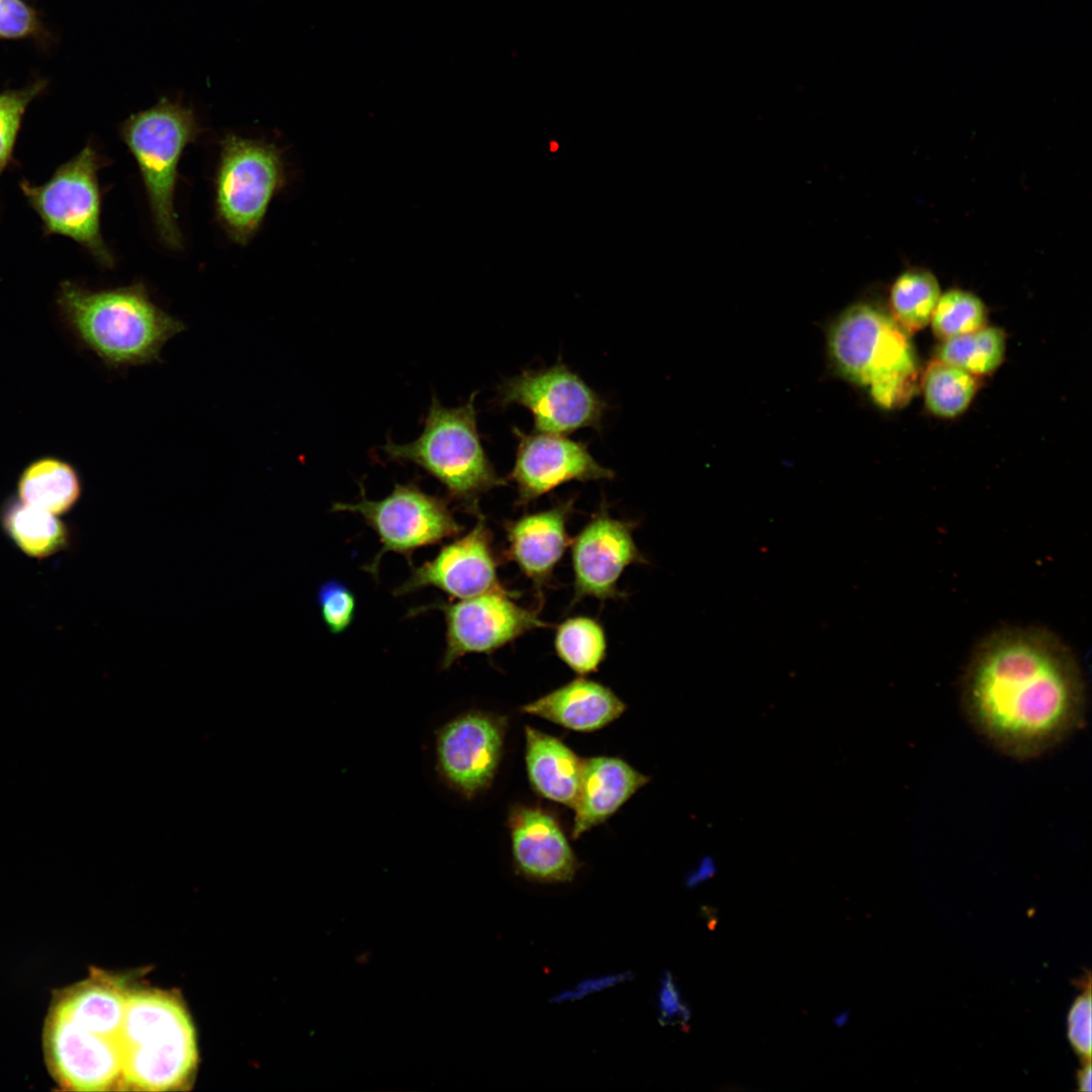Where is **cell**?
<instances>
[{"instance_id":"44dd1931","label":"cell","mask_w":1092,"mask_h":1092,"mask_svg":"<svg viewBox=\"0 0 1092 1092\" xmlns=\"http://www.w3.org/2000/svg\"><path fill=\"white\" fill-rule=\"evenodd\" d=\"M526 765L534 790L546 799L573 808L583 759L556 737L527 726Z\"/></svg>"},{"instance_id":"d590c367","label":"cell","mask_w":1092,"mask_h":1092,"mask_svg":"<svg viewBox=\"0 0 1092 1092\" xmlns=\"http://www.w3.org/2000/svg\"><path fill=\"white\" fill-rule=\"evenodd\" d=\"M1091 1064L1085 1060L1082 1069L1078 1073V1084L1081 1091H1091Z\"/></svg>"},{"instance_id":"8d00e7d4","label":"cell","mask_w":1092,"mask_h":1092,"mask_svg":"<svg viewBox=\"0 0 1092 1092\" xmlns=\"http://www.w3.org/2000/svg\"><path fill=\"white\" fill-rule=\"evenodd\" d=\"M847 1020H848V1012L847 1011L840 1012L833 1018L834 1024L836 1026H838V1027L843 1026L847 1022Z\"/></svg>"},{"instance_id":"9a60e30c","label":"cell","mask_w":1092,"mask_h":1092,"mask_svg":"<svg viewBox=\"0 0 1092 1092\" xmlns=\"http://www.w3.org/2000/svg\"><path fill=\"white\" fill-rule=\"evenodd\" d=\"M475 517L476 523L467 534L445 544L434 558L413 565L410 576L394 589V595L435 587L453 600H462L509 590L497 575L492 533L480 512Z\"/></svg>"},{"instance_id":"d6a6232c","label":"cell","mask_w":1092,"mask_h":1092,"mask_svg":"<svg viewBox=\"0 0 1092 1092\" xmlns=\"http://www.w3.org/2000/svg\"><path fill=\"white\" fill-rule=\"evenodd\" d=\"M1091 993L1090 983L1073 1003L1068 1014V1038L1075 1052L1084 1060L1091 1056Z\"/></svg>"},{"instance_id":"e0dca14e","label":"cell","mask_w":1092,"mask_h":1092,"mask_svg":"<svg viewBox=\"0 0 1092 1092\" xmlns=\"http://www.w3.org/2000/svg\"><path fill=\"white\" fill-rule=\"evenodd\" d=\"M508 825L517 873L539 883L570 882L577 858L557 820L535 807L515 805Z\"/></svg>"},{"instance_id":"4fadbf2b","label":"cell","mask_w":1092,"mask_h":1092,"mask_svg":"<svg viewBox=\"0 0 1092 1092\" xmlns=\"http://www.w3.org/2000/svg\"><path fill=\"white\" fill-rule=\"evenodd\" d=\"M507 722L486 712L458 716L436 732L437 768L466 798L487 789L500 761Z\"/></svg>"},{"instance_id":"8fae6325","label":"cell","mask_w":1092,"mask_h":1092,"mask_svg":"<svg viewBox=\"0 0 1092 1092\" xmlns=\"http://www.w3.org/2000/svg\"><path fill=\"white\" fill-rule=\"evenodd\" d=\"M517 597L510 589L437 603L434 607L443 613L446 625L442 668L467 654H490L532 630L550 626L538 610L516 604Z\"/></svg>"},{"instance_id":"8992f818","label":"cell","mask_w":1092,"mask_h":1092,"mask_svg":"<svg viewBox=\"0 0 1092 1092\" xmlns=\"http://www.w3.org/2000/svg\"><path fill=\"white\" fill-rule=\"evenodd\" d=\"M200 132L194 111L167 97L131 114L120 127L121 139L139 166L156 230L162 242L174 250L182 247L174 209L178 165L186 147Z\"/></svg>"},{"instance_id":"6da1fadb","label":"cell","mask_w":1092,"mask_h":1092,"mask_svg":"<svg viewBox=\"0 0 1092 1092\" xmlns=\"http://www.w3.org/2000/svg\"><path fill=\"white\" fill-rule=\"evenodd\" d=\"M961 704L977 734L998 752L1028 760L1067 740L1086 714V685L1072 649L1039 626L1007 625L972 650Z\"/></svg>"},{"instance_id":"603a6c76","label":"cell","mask_w":1092,"mask_h":1092,"mask_svg":"<svg viewBox=\"0 0 1092 1092\" xmlns=\"http://www.w3.org/2000/svg\"><path fill=\"white\" fill-rule=\"evenodd\" d=\"M0 527L23 554L46 559L71 547V527L56 515L29 506L18 497L0 507Z\"/></svg>"},{"instance_id":"52a82bcc","label":"cell","mask_w":1092,"mask_h":1092,"mask_svg":"<svg viewBox=\"0 0 1092 1092\" xmlns=\"http://www.w3.org/2000/svg\"><path fill=\"white\" fill-rule=\"evenodd\" d=\"M287 181L282 151L274 144L225 135L214 179L216 217L228 236L246 245Z\"/></svg>"},{"instance_id":"7402d4cb","label":"cell","mask_w":1092,"mask_h":1092,"mask_svg":"<svg viewBox=\"0 0 1092 1092\" xmlns=\"http://www.w3.org/2000/svg\"><path fill=\"white\" fill-rule=\"evenodd\" d=\"M127 994L111 979L93 978L64 991L52 1011L91 1032L118 1040Z\"/></svg>"},{"instance_id":"277c9868","label":"cell","mask_w":1092,"mask_h":1092,"mask_svg":"<svg viewBox=\"0 0 1092 1092\" xmlns=\"http://www.w3.org/2000/svg\"><path fill=\"white\" fill-rule=\"evenodd\" d=\"M458 406H444L434 395L421 435L404 444L387 438L380 448L389 461L412 463L437 479L448 497L473 515L480 496L505 485L481 443L475 394Z\"/></svg>"},{"instance_id":"30bf717a","label":"cell","mask_w":1092,"mask_h":1092,"mask_svg":"<svg viewBox=\"0 0 1092 1092\" xmlns=\"http://www.w3.org/2000/svg\"><path fill=\"white\" fill-rule=\"evenodd\" d=\"M494 404L525 406L533 416L534 432L567 435L582 428L602 430L606 400L564 363L524 370L503 380Z\"/></svg>"},{"instance_id":"ffe728a7","label":"cell","mask_w":1092,"mask_h":1092,"mask_svg":"<svg viewBox=\"0 0 1092 1092\" xmlns=\"http://www.w3.org/2000/svg\"><path fill=\"white\" fill-rule=\"evenodd\" d=\"M625 709L611 689L579 677L525 705L522 711L571 730L590 732L619 718Z\"/></svg>"},{"instance_id":"cb8c5ba5","label":"cell","mask_w":1092,"mask_h":1092,"mask_svg":"<svg viewBox=\"0 0 1092 1092\" xmlns=\"http://www.w3.org/2000/svg\"><path fill=\"white\" fill-rule=\"evenodd\" d=\"M18 498L56 516L69 513L80 499L82 482L77 470L55 457L34 460L21 472Z\"/></svg>"},{"instance_id":"e575fe53","label":"cell","mask_w":1092,"mask_h":1092,"mask_svg":"<svg viewBox=\"0 0 1092 1092\" xmlns=\"http://www.w3.org/2000/svg\"><path fill=\"white\" fill-rule=\"evenodd\" d=\"M715 874V864L711 858H705L700 864L699 869L688 880L689 886H696L697 884L710 879Z\"/></svg>"},{"instance_id":"d6986e66","label":"cell","mask_w":1092,"mask_h":1092,"mask_svg":"<svg viewBox=\"0 0 1092 1092\" xmlns=\"http://www.w3.org/2000/svg\"><path fill=\"white\" fill-rule=\"evenodd\" d=\"M649 779L623 759L597 756L583 759L578 795L573 806L572 837L602 824Z\"/></svg>"},{"instance_id":"836d02e7","label":"cell","mask_w":1092,"mask_h":1092,"mask_svg":"<svg viewBox=\"0 0 1092 1092\" xmlns=\"http://www.w3.org/2000/svg\"><path fill=\"white\" fill-rule=\"evenodd\" d=\"M658 1007L663 1024L679 1023L687 1026L691 1013L669 973H665L661 983Z\"/></svg>"},{"instance_id":"f1b7e54d","label":"cell","mask_w":1092,"mask_h":1092,"mask_svg":"<svg viewBox=\"0 0 1092 1092\" xmlns=\"http://www.w3.org/2000/svg\"><path fill=\"white\" fill-rule=\"evenodd\" d=\"M987 309L975 293L951 288L941 292L930 318L936 338L945 341L986 326Z\"/></svg>"},{"instance_id":"ac0fdd59","label":"cell","mask_w":1092,"mask_h":1092,"mask_svg":"<svg viewBox=\"0 0 1092 1092\" xmlns=\"http://www.w3.org/2000/svg\"><path fill=\"white\" fill-rule=\"evenodd\" d=\"M573 504V498L558 502L550 509L525 514L504 524L506 558L517 564L540 598L571 543L567 522Z\"/></svg>"},{"instance_id":"4316f807","label":"cell","mask_w":1092,"mask_h":1092,"mask_svg":"<svg viewBox=\"0 0 1092 1092\" xmlns=\"http://www.w3.org/2000/svg\"><path fill=\"white\" fill-rule=\"evenodd\" d=\"M607 637L596 619L576 616L565 619L555 631L557 656L577 674L595 672L607 656Z\"/></svg>"},{"instance_id":"d4e9b609","label":"cell","mask_w":1092,"mask_h":1092,"mask_svg":"<svg viewBox=\"0 0 1092 1092\" xmlns=\"http://www.w3.org/2000/svg\"><path fill=\"white\" fill-rule=\"evenodd\" d=\"M941 289L936 276L921 267L901 272L890 289V309L894 321L908 334L929 323Z\"/></svg>"},{"instance_id":"ba28073f","label":"cell","mask_w":1092,"mask_h":1092,"mask_svg":"<svg viewBox=\"0 0 1092 1092\" xmlns=\"http://www.w3.org/2000/svg\"><path fill=\"white\" fill-rule=\"evenodd\" d=\"M106 165L107 160L89 144L62 164L46 183L34 185L23 179L19 187L47 235L72 239L100 265L111 268L114 257L100 231L98 172Z\"/></svg>"},{"instance_id":"7a4b0ae2","label":"cell","mask_w":1092,"mask_h":1092,"mask_svg":"<svg viewBox=\"0 0 1092 1092\" xmlns=\"http://www.w3.org/2000/svg\"><path fill=\"white\" fill-rule=\"evenodd\" d=\"M57 303L82 345L114 369L161 361L164 345L186 329L142 282L92 290L64 281Z\"/></svg>"},{"instance_id":"9c48e42d","label":"cell","mask_w":1092,"mask_h":1092,"mask_svg":"<svg viewBox=\"0 0 1092 1092\" xmlns=\"http://www.w3.org/2000/svg\"><path fill=\"white\" fill-rule=\"evenodd\" d=\"M360 488V498L356 503H335L333 511L361 516L378 536L382 547L365 566L373 576L378 574L385 553H398L411 564L416 550L457 537L463 530L448 502L426 492L415 481L396 483L391 492L380 499L368 498L362 484Z\"/></svg>"},{"instance_id":"3957f363","label":"cell","mask_w":1092,"mask_h":1092,"mask_svg":"<svg viewBox=\"0 0 1092 1092\" xmlns=\"http://www.w3.org/2000/svg\"><path fill=\"white\" fill-rule=\"evenodd\" d=\"M908 335L892 315L859 302L831 325L828 352L842 377L867 387L881 407L897 408L917 389L918 364Z\"/></svg>"},{"instance_id":"4dcf8cb0","label":"cell","mask_w":1092,"mask_h":1092,"mask_svg":"<svg viewBox=\"0 0 1092 1092\" xmlns=\"http://www.w3.org/2000/svg\"><path fill=\"white\" fill-rule=\"evenodd\" d=\"M323 621L332 634L347 630L355 617L356 599L353 592L338 580L324 582L317 592Z\"/></svg>"},{"instance_id":"484cf974","label":"cell","mask_w":1092,"mask_h":1092,"mask_svg":"<svg viewBox=\"0 0 1092 1092\" xmlns=\"http://www.w3.org/2000/svg\"><path fill=\"white\" fill-rule=\"evenodd\" d=\"M978 387V376L939 359L927 366L922 377L926 407L943 419L962 415L971 404Z\"/></svg>"},{"instance_id":"f546056e","label":"cell","mask_w":1092,"mask_h":1092,"mask_svg":"<svg viewBox=\"0 0 1092 1092\" xmlns=\"http://www.w3.org/2000/svg\"><path fill=\"white\" fill-rule=\"evenodd\" d=\"M46 85L44 81H36L25 88L0 93V176L12 159L24 112Z\"/></svg>"},{"instance_id":"5b68a950","label":"cell","mask_w":1092,"mask_h":1092,"mask_svg":"<svg viewBox=\"0 0 1092 1092\" xmlns=\"http://www.w3.org/2000/svg\"><path fill=\"white\" fill-rule=\"evenodd\" d=\"M118 1041L121 1077L145 1090L182 1084L196 1061L189 1017L175 999L160 992L127 994Z\"/></svg>"},{"instance_id":"7c38bea8","label":"cell","mask_w":1092,"mask_h":1092,"mask_svg":"<svg viewBox=\"0 0 1092 1092\" xmlns=\"http://www.w3.org/2000/svg\"><path fill=\"white\" fill-rule=\"evenodd\" d=\"M636 523L613 518L602 503L571 544L574 596L572 604L590 597L599 601L624 598L617 584L632 564H647L633 531Z\"/></svg>"},{"instance_id":"2e32d148","label":"cell","mask_w":1092,"mask_h":1092,"mask_svg":"<svg viewBox=\"0 0 1092 1092\" xmlns=\"http://www.w3.org/2000/svg\"><path fill=\"white\" fill-rule=\"evenodd\" d=\"M57 1080L77 1090H104L121 1077L119 1041L91 1032L51 1010L46 1032Z\"/></svg>"},{"instance_id":"83f0119b","label":"cell","mask_w":1092,"mask_h":1092,"mask_svg":"<svg viewBox=\"0 0 1092 1092\" xmlns=\"http://www.w3.org/2000/svg\"><path fill=\"white\" fill-rule=\"evenodd\" d=\"M1005 348V333L997 327L985 326L943 341L937 359L981 376L994 372L1001 365Z\"/></svg>"},{"instance_id":"5bb4252c","label":"cell","mask_w":1092,"mask_h":1092,"mask_svg":"<svg viewBox=\"0 0 1092 1092\" xmlns=\"http://www.w3.org/2000/svg\"><path fill=\"white\" fill-rule=\"evenodd\" d=\"M517 439L515 463L507 478L517 486V505L527 507L569 481L613 479L615 472L602 466L587 445L563 435L525 433L513 428Z\"/></svg>"},{"instance_id":"1f68e13d","label":"cell","mask_w":1092,"mask_h":1092,"mask_svg":"<svg viewBox=\"0 0 1092 1092\" xmlns=\"http://www.w3.org/2000/svg\"><path fill=\"white\" fill-rule=\"evenodd\" d=\"M42 25L37 12L24 0H0V37L20 39L37 36Z\"/></svg>"}]
</instances>
